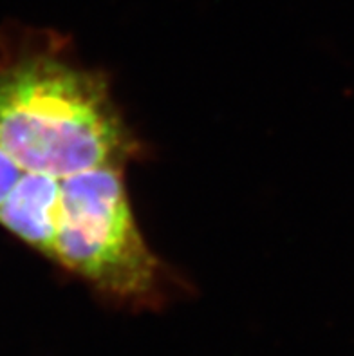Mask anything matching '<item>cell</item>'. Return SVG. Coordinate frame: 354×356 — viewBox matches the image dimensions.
<instances>
[{
	"mask_svg": "<svg viewBox=\"0 0 354 356\" xmlns=\"http://www.w3.org/2000/svg\"><path fill=\"white\" fill-rule=\"evenodd\" d=\"M0 147L22 170L67 177L125 165L134 140L102 74L35 53L0 67Z\"/></svg>",
	"mask_w": 354,
	"mask_h": 356,
	"instance_id": "cell-1",
	"label": "cell"
},
{
	"mask_svg": "<svg viewBox=\"0 0 354 356\" xmlns=\"http://www.w3.org/2000/svg\"><path fill=\"white\" fill-rule=\"evenodd\" d=\"M60 216L51 261L121 306L163 300L161 262L136 221L123 165L62 177Z\"/></svg>",
	"mask_w": 354,
	"mask_h": 356,
	"instance_id": "cell-2",
	"label": "cell"
},
{
	"mask_svg": "<svg viewBox=\"0 0 354 356\" xmlns=\"http://www.w3.org/2000/svg\"><path fill=\"white\" fill-rule=\"evenodd\" d=\"M60 183L62 177L24 170L0 203V225L47 259L53 257L58 225Z\"/></svg>",
	"mask_w": 354,
	"mask_h": 356,
	"instance_id": "cell-3",
	"label": "cell"
},
{
	"mask_svg": "<svg viewBox=\"0 0 354 356\" xmlns=\"http://www.w3.org/2000/svg\"><path fill=\"white\" fill-rule=\"evenodd\" d=\"M22 172L18 163L6 152L4 147H0V203L4 201L9 190L13 188L18 177L22 176Z\"/></svg>",
	"mask_w": 354,
	"mask_h": 356,
	"instance_id": "cell-4",
	"label": "cell"
}]
</instances>
